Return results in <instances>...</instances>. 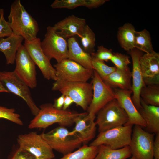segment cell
I'll return each instance as SVG.
<instances>
[{"mask_svg":"<svg viewBox=\"0 0 159 159\" xmlns=\"http://www.w3.org/2000/svg\"><path fill=\"white\" fill-rule=\"evenodd\" d=\"M98 153L94 159H127L132 156L129 146L117 149L101 145L98 146Z\"/></svg>","mask_w":159,"mask_h":159,"instance_id":"d4e9b609","label":"cell"},{"mask_svg":"<svg viewBox=\"0 0 159 159\" xmlns=\"http://www.w3.org/2000/svg\"><path fill=\"white\" fill-rule=\"evenodd\" d=\"M134 48L145 53L154 51L149 32L145 29L135 33Z\"/></svg>","mask_w":159,"mask_h":159,"instance_id":"484cf974","label":"cell"},{"mask_svg":"<svg viewBox=\"0 0 159 159\" xmlns=\"http://www.w3.org/2000/svg\"><path fill=\"white\" fill-rule=\"evenodd\" d=\"M20 117L19 114L15 113L14 109L0 106V118L5 119L17 124L22 125L23 122Z\"/></svg>","mask_w":159,"mask_h":159,"instance_id":"1f68e13d","label":"cell"},{"mask_svg":"<svg viewBox=\"0 0 159 159\" xmlns=\"http://www.w3.org/2000/svg\"><path fill=\"white\" fill-rule=\"evenodd\" d=\"M155 135L153 145V156L155 158L159 159V133Z\"/></svg>","mask_w":159,"mask_h":159,"instance_id":"74e56055","label":"cell"},{"mask_svg":"<svg viewBox=\"0 0 159 159\" xmlns=\"http://www.w3.org/2000/svg\"><path fill=\"white\" fill-rule=\"evenodd\" d=\"M8 19V22L14 34L22 37L26 41L37 38L39 31L37 22L27 11L20 0H16L11 4Z\"/></svg>","mask_w":159,"mask_h":159,"instance_id":"6da1fadb","label":"cell"},{"mask_svg":"<svg viewBox=\"0 0 159 159\" xmlns=\"http://www.w3.org/2000/svg\"><path fill=\"white\" fill-rule=\"evenodd\" d=\"M39 109L38 114L30 122L29 128L45 129L55 123L61 126H70L74 123L75 118L81 113L67 109H58L50 103L42 104Z\"/></svg>","mask_w":159,"mask_h":159,"instance_id":"7a4b0ae2","label":"cell"},{"mask_svg":"<svg viewBox=\"0 0 159 159\" xmlns=\"http://www.w3.org/2000/svg\"><path fill=\"white\" fill-rule=\"evenodd\" d=\"M65 96L62 94L59 97L55 99L53 106L54 108L59 110L62 109L64 105Z\"/></svg>","mask_w":159,"mask_h":159,"instance_id":"f35d334b","label":"cell"},{"mask_svg":"<svg viewBox=\"0 0 159 159\" xmlns=\"http://www.w3.org/2000/svg\"><path fill=\"white\" fill-rule=\"evenodd\" d=\"M97 114L95 122L99 132L124 125L128 120L124 110L115 99L107 104Z\"/></svg>","mask_w":159,"mask_h":159,"instance_id":"5b68a950","label":"cell"},{"mask_svg":"<svg viewBox=\"0 0 159 159\" xmlns=\"http://www.w3.org/2000/svg\"><path fill=\"white\" fill-rule=\"evenodd\" d=\"M17 141L20 148L32 154L37 159H52L55 157L53 149L36 132L20 135Z\"/></svg>","mask_w":159,"mask_h":159,"instance_id":"30bf717a","label":"cell"},{"mask_svg":"<svg viewBox=\"0 0 159 159\" xmlns=\"http://www.w3.org/2000/svg\"><path fill=\"white\" fill-rule=\"evenodd\" d=\"M108 1V0H85L84 6L89 9L96 8Z\"/></svg>","mask_w":159,"mask_h":159,"instance_id":"8d00e7d4","label":"cell"},{"mask_svg":"<svg viewBox=\"0 0 159 159\" xmlns=\"http://www.w3.org/2000/svg\"><path fill=\"white\" fill-rule=\"evenodd\" d=\"M74 103L73 101L70 97L67 96H65L62 109L64 110L67 109L69 107Z\"/></svg>","mask_w":159,"mask_h":159,"instance_id":"ab89813d","label":"cell"},{"mask_svg":"<svg viewBox=\"0 0 159 159\" xmlns=\"http://www.w3.org/2000/svg\"><path fill=\"white\" fill-rule=\"evenodd\" d=\"M140 68L146 85H159V53H145L139 59Z\"/></svg>","mask_w":159,"mask_h":159,"instance_id":"e0dca14e","label":"cell"},{"mask_svg":"<svg viewBox=\"0 0 159 159\" xmlns=\"http://www.w3.org/2000/svg\"><path fill=\"white\" fill-rule=\"evenodd\" d=\"M130 159H135L134 157L132 156L131 158H130Z\"/></svg>","mask_w":159,"mask_h":159,"instance_id":"b9f144b4","label":"cell"},{"mask_svg":"<svg viewBox=\"0 0 159 159\" xmlns=\"http://www.w3.org/2000/svg\"><path fill=\"white\" fill-rule=\"evenodd\" d=\"M92 68L98 74L102 79L108 76L117 69L115 66H108L104 62L92 59Z\"/></svg>","mask_w":159,"mask_h":159,"instance_id":"f546056e","label":"cell"},{"mask_svg":"<svg viewBox=\"0 0 159 159\" xmlns=\"http://www.w3.org/2000/svg\"><path fill=\"white\" fill-rule=\"evenodd\" d=\"M153 159H157L154 158Z\"/></svg>","mask_w":159,"mask_h":159,"instance_id":"7bdbcfd3","label":"cell"},{"mask_svg":"<svg viewBox=\"0 0 159 159\" xmlns=\"http://www.w3.org/2000/svg\"><path fill=\"white\" fill-rule=\"evenodd\" d=\"M113 54L111 49H108L103 46L97 47V51L91 54L92 59L107 62L110 60Z\"/></svg>","mask_w":159,"mask_h":159,"instance_id":"d6a6232c","label":"cell"},{"mask_svg":"<svg viewBox=\"0 0 159 159\" xmlns=\"http://www.w3.org/2000/svg\"><path fill=\"white\" fill-rule=\"evenodd\" d=\"M16 66L14 72L30 88L37 85L35 64L23 45L19 48L16 55Z\"/></svg>","mask_w":159,"mask_h":159,"instance_id":"4fadbf2b","label":"cell"},{"mask_svg":"<svg viewBox=\"0 0 159 159\" xmlns=\"http://www.w3.org/2000/svg\"><path fill=\"white\" fill-rule=\"evenodd\" d=\"M85 0H55L51 7L53 9L67 8L72 9L80 6H84Z\"/></svg>","mask_w":159,"mask_h":159,"instance_id":"4dcf8cb0","label":"cell"},{"mask_svg":"<svg viewBox=\"0 0 159 159\" xmlns=\"http://www.w3.org/2000/svg\"><path fill=\"white\" fill-rule=\"evenodd\" d=\"M86 24L85 19L72 15L57 23L53 27L59 34L66 39L76 35L80 37Z\"/></svg>","mask_w":159,"mask_h":159,"instance_id":"d6986e66","label":"cell"},{"mask_svg":"<svg viewBox=\"0 0 159 159\" xmlns=\"http://www.w3.org/2000/svg\"><path fill=\"white\" fill-rule=\"evenodd\" d=\"M140 96L146 104L159 107V85H146L142 89Z\"/></svg>","mask_w":159,"mask_h":159,"instance_id":"4316f807","label":"cell"},{"mask_svg":"<svg viewBox=\"0 0 159 159\" xmlns=\"http://www.w3.org/2000/svg\"><path fill=\"white\" fill-rule=\"evenodd\" d=\"M134 26L131 23H125L118 29L117 39L121 47L129 52L134 48L135 33Z\"/></svg>","mask_w":159,"mask_h":159,"instance_id":"cb8c5ba5","label":"cell"},{"mask_svg":"<svg viewBox=\"0 0 159 159\" xmlns=\"http://www.w3.org/2000/svg\"><path fill=\"white\" fill-rule=\"evenodd\" d=\"M81 44L83 50L90 54L94 52L95 35L90 26L86 24L80 34Z\"/></svg>","mask_w":159,"mask_h":159,"instance_id":"f1b7e54d","label":"cell"},{"mask_svg":"<svg viewBox=\"0 0 159 159\" xmlns=\"http://www.w3.org/2000/svg\"><path fill=\"white\" fill-rule=\"evenodd\" d=\"M68 58L80 64L88 69L93 70L91 55L81 48L76 38L68 39Z\"/></svg>","mask_w":159,"mask_h":159,"instance_id":"44dd1931","label":"cell"},{"mask_svg":"<svg viewBox=\"0 0 159 159\" xmlns=\"http://www.w3.org/2000/svg\"><path fill=\"white\" fill-rule=\"evenodd\" d=\"M154 134L147 132L135 125L132 129L130 147L132 156L135 159H153Z\"/></svg>","mask_w":159,"mask_h":159,"instance_id":"9c48e42d","label":"cell"},{"mask_svg":"<svg viewBox=\"0 0 159 159\" xmlns=\"http://www.w3.org/2000/svg\"><path fill=\"white\" fill-rule=\"evenodd\" d=\"M52 90L70 97L84 110H87L92 99V85L87 82H69L57 79L53 84Z\"/></svg>","mask_w":159,"mask_h":159,"instance_id":"3957f363","label":"cell"},{"mask_svg":"<svg viewBox=\"0 0 159 159\" xmlns=\"http://www.w3.org/2000/svg\"><path fill=\"white\" fill-rule=\"evenodd\" d=\"M132 61V101L138 111L141 108L140 92L142 89L146 86L141 70L139 59L143 54L142 51L134 48L128 52Z\"/></svg>","mask_w":159,"mask_h":159,"instance_id":"2e32d148","label":"cell"},{"mask_svg":"<svg viewBox=\"0 0 159 159\" xmlns=\"http://www.w3.org/2000/svg\"><path fill=\"white\" fill-rule=\"evenodd\" d=\"M53 67L55 69L57 80L65 81L87 82L93 74V70L86 69L68 58L57 63Z\"/></svg>","mask_w":159,"mask_h":159,"instance_id":"7c38bea8","label":"cell"},{"mask_svg":"<svg viewBox=\"0 0 159 159\" xmlns=\"http://www.w3.org/2000/svg\"><path fill=\"white\" fill-rule=\"evenodd\" d=\"M41 45L43 52L50 61L54 59L59 63L68 58L67 41L57 33L53 26L47 27Z\"/></svg>","mask_w":159,"mask_h":159,"instance_id":"8992f818","label":"cell"},{"mask_svg":"<svg viewBox=\"0 0 159 159\" xmlns=\"http://www.w3.org/2000/svg\"><path fill=\"white\" fill-rule=\"evenodd\" d=\"M95 117H89L87 113H81L74 119L75 126L72 132L81 139L82 144L86 145L93 139L95 135L96 124Z\"/></svg>","mask_w":159,"mask_h":159,"instance_id":"ac0fdd59","label":"cell"},{"mask_svg":"<svg viewBox=\"0 0 159 159\" xmlns=\"http://www.w3.org/2000/svg\"><path fill=\"white\" fill-rule=\"evenodd\" d=\"M11 159H37L33 155L19 148L17 150Z\"/></svg>","mask_w":159,"mask_h":159,"instance_id":"d590c367","label":"cell"},{"mask_svg":"<svg viewBox=\"0 0 159 159\" xmlns=\"http://www.w3.org/2000/svg\"><path fill=\"white\" fill-rule=\"evenodd\" d=\"M41 43L40 39L37 37L31 41L25 40L23 45L44 77L47 80L55 81L57 79L55 69L43 52Z\"/></svg>","mask_w":159,"mask_h":159,"instance_id":"5bb4252c","label":"cell"},{"mask_svg":"<svg viewBox=\"0 0 159 159\" xmlns=\"http://www.w3.org/2000/svg\"><path fill=\"white\" fill-rule=\"evenodd\" d=\"M132 72L128 67L123 69H116L102 79L104 82L112 88L132 91Z\"/></svg>","mask_w":159,"mask_h":159,"instance_id":"ffe728a7","label":"cell"},{"mask_svg":"<svg viewBox=\"0 0 159 159\" xmlns=\"http://www.w3.org/2000/svg\"><path fill=\"white\" fill-rule=\"evenodd\" d=\"M113 90L115 99L124 109L128 117L127 122L124 125H136L146 127L144 120L132 101V91L117 88H114Z\"/></svg>","mask_w":159,"mask_h":159,"instance_id":"9a60e30c","label":"cell"},{"mask_svg":"<svg viewBox=\"0 0 159 159\" xmlns=\"http://www.w3.org/2000/svg\"><path fill=\"white\" fill-rule=\"evenodd\" d=\"M0 92H5L9 93V92L4 87L0 80Z\"/></svg>","mask_w":159,"mask_h":159,"instance_id":"60d3db41","label":"cell"},{"mask_svg":"<svg viewBox=\"0 0 159 159\" xmlns=\"http://www.w3.org/2000/svg\"><path fill=\"white\" fill-rule=\"evenodd\" d=\"M92 77L93 95L87 112L89 117H95L100 110L115 97L113 89L104 82L94 70Z\"/></svg>","mask_w":159,"mask_h":159,"instance_id":"8fae6325","label":"cell"},{"mask_svg":"<svg viewBox=\"0 0 159 159\" xmlns=\"http://www.w3.org/2000/svg\"><path fill=\"white\" fill-rule=\"evenodd\" d=\"M98 150V147L84 145L79 149L59 159H94Z\"/></svg>","mask_w":159,"mask_h":159,"instance_id":"83f0119b","label":"cell"},{"mask_svg":"<svg viewBox=\"0 0 159 159\" xmlns=\"http://www.w3.org/2000/svg\"><path fill=\"white\" fill-rule=\"evenodd\" d=\"M52 148L63 155L79 148L82 144L80 138L65 127L59 126L47 133L40 134Z\"/></svg>","mask_w":159,"mask_h":159,"instance_id":"277c9868","label":"cell"},{"mask_svg":"<svg viewBox=\"0 0 159 159\" xmlns=\"http://www.w3.org/2000/svg\"><path fill=\"white\" fill-rule=\"evenodd\" d=\"M24 39L13 33L8 37L0 39V51L4 54L7 64H14L17 50Z\"/></svg>","mask_w":159,"mask_h":159,"instance_id":"7402d4cb","label":"cell"},{"mask_svg":"<svg viewBox=\"0 0 159 159\" xmlns=\"http://www.w3.org/2000/svg\"><path fill=\"white\" fill-rule=\"evenodd\" d=\"M0 80L9 92L19 96L24 100L34 115L38 114L40 109L32 97L30 88L14 71H0Z\"/></svg>","mask_w":159,"mask_h":159,"instance_id":"ba28073f","label":"cell"},{"mask_svg":"<svg viewBox=\"0 0 159 159\" xmlns=\"http://www.w3.org/2000/svg\"><path fill=\"white\" fill-rule=\"evenodd\" d=\"M132 125L117 127L99 132L89 145L98 147L101 145L109 146L113 149L130 146L131 142Z\"/></svg>","mask_w":159,"mask_h":159,"instance_id":"52a82bcc","label":"cell"},{"mask_svg":"<svg viewBox=\"0 0 159 159\" xmlns=\"http://www.w3.org/2000/svg\"><path fill=\"white\" fill-rule=\"evenodd\" d=\"M141 108L138 111L144 120L148 132L159 133V107L148 105L140 98Z\"/></svg>","mask_w":159,"mask_h":159,"instance_id":"603a6c76","label":"cell"},{"mask_svg":"<svg viewBox=\"0 0 159 159\" xmlns=\"http://www.w3.org/2000/svg\"><path fill=\"white\" fill-rule=\"evenodd\" d=\"M4 11L3 9H0V39L7 37L10 36L13 32L8 21L4 17Z\"/></svg>","mask_w":159,"mask_h":159,"instance_id":"e575fe53","label":"cell"},{"mask_svg":"<svg viewBox=\"0 0 159 159\" xmlns=\"http://www.w3.org/2000/svg\"><path fill=\"white\" fill-rule=\"evenodd\" d=\"M115 65L116 68L123 69L128 67L130 63L129 57L125 54L120 53L113 52L112 56L110 60Z\"/></svg>","mask_w":159,"mask_h":159,"instance_id":"836d02e7","label":"cell"}]
</instances>
